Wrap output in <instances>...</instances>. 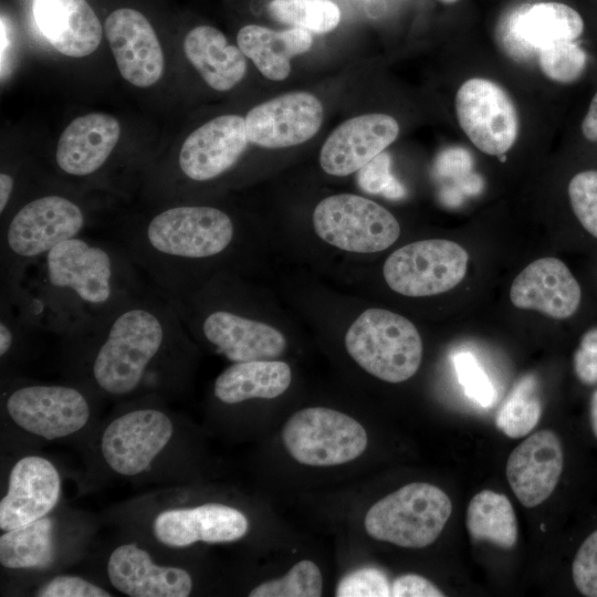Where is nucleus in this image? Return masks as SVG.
<instances>
[{
    "label": "nucleus",
    "mask_w": 597,
    "mask_h": 597,
    "mask_svg": "<svg viewBox=\"0 0 597 597\" xmlns=\"http://www.w3.org/2000/svg\"><path fill=\"white\" fill-rule=\"evenodd\" d=\"M469 255L458 243L427 239L406 244L384 263L388 286L405 296L422 297L457 286L467 273Z\"/></svg>",
    "instance_id": "obj_9"
},
{
    "label": "nucleus",
    "mask_w": 597,
    "mask_h": 597,
    "mask_svg": "<svg viewBox=\"0 0 597 597\" xmlns=\"http://www.w3.org/2000/svg\"><path fill=\"white\" fill-rule=\"evenodd\" d=\"M567 193L578 222L597 239V170L586 169L574 175Z\"/></svg>",
    "instance_id": "obj_35"
},
{
    "label": "nucleus",
    "mask_w": 597,
    "mask_h": 597,
    "mask_svg": "<svg viewBox=\"0 0 597 597\" xmlns=\"http://www.w3.org/2000/svg\"><path fill=\"white\" fill-rule=\"evenodd\" d=\"M118 121L104 113H90L73 119L63 130L56 146L59 169L73 177L97 172L119 140Z\"/></svg>",
    "instance_id": "obj_24"
},
{
    "label": "nucleus",
    "mask_w": 597,
    "mask_h": 597,
    "mask_svg": "<svg viewBox=\"0 0 597 597\" xmlns=\"http://www.w3.org/2000/svg\"><path fill=\"white\" fill-rule=\"evenodd\" d=\"M510 298L519 308L565 320L577 312L582 289L563 261L548 256L533 261L517 274Z\"/></svg>",
    "instance_id": "obj_22"
},
{
    "label": "nucleus",
    "mask_w": 597,
    "mask_h": 597,
    "mask_svg": "<svg viewBox=\"0 0 597 597\" xmlns=\"http://www.w3.org/2000/svg\"><path fill=\"white\" fill-rule=\"evenodd\" d=\"M104 31L121 75L130 84L148 87L164 73V53L146 17L134 9L113 11Z\"/></svg>",
    "instance_id": "obj_15"
},
{
    "label": "nucleus",
    "mask_w": 597,
    "mask_h": 597,
    "mask_svg": "<svg viewBox=\"0 0 597 597\" xmlns=\"http://www.w3.org/2000/svg\"><path fill=\"white\" fill-rule=\"evenodd\" d=\"M313 226L325 242L355 253L383 251L400 234V226L389 210L354 193L321 200L313 212Z\"/></svg>",
    "instance_id": "obj_8"
},
{
    "label": "nucleus",
    "mask_w": 597,
    "mask_h": 597,
    "mask_svg": "<svg viewBox=\"0 0 597 597\" xmlns=\"http://www.w3.org/2000/svg\"><path fill=\"white\" fill-rule=\"evenodd\" d=\"M345 346L364 370L387 383L411 378L422 359V341L416 326L385 308L364 311L349 326Z\"/></svg>",
    "instance_id": "obj_5"
},
{
    "label": "nucleus",
    "mask_w": 597,
    "mask_h": 597,
    "mask_svg": "<svg viewBox=\"0 0 597 597\" xmlns=\"http://www.w3.org/2000/svg\"><path fill=\"white\" fill-rule=\"evenodd\" d=\"M148 284L117 241L78 235L56 244L1 282V302L35 329L66 336Z\"/></svg>",
    "instance_id": "obj_1"
},
{
    "label": "nucleus",
    "mask_w": 597,
    "mask_h": 597,
    "mask_svg": "<svg viewBox=\"0 0 597 597\" xmlns=\"http://www.w3.org/2000/svg\"><path fill=\"white\" fill-rule=\"evenodd\" d=\"M184 52L203 81L216 91L231 90L245 75V55L213 27L191 29L185 36Z\"/></svg>",
    "instance_id": "obj_26"
},
{
    "label": "nucleus",
    "mask_w": 597,
    "mask_h": 597,
    "mask_svg": "<svg viewBox=\"0 0 597 597\" xmlns=\"http://www.w3.org/2000/svg\"><path fill=\"white\" fill-rule=\"evenodd\" d=\"M337 597H389L391 584L378 568L364 567L344 576L336 588Z\"/></svg>",
    "instance_id": "obj_37"
},
{
    "label": "nucleus",
    "mask_w": 597,
    "mask_h": 597,
    "mask_svg": "<svg viewBox=\"0 0 597 597\" xmlns=\"http://www.w3.org/2000/svg\"><path fill=\"white\" fill-rule=\"evenodd\" d=\"M282 440L294 460L312 467L353 461L368 442L366 430L358 421L325 407L295 412L283 427Z\"/></svg>",
    "instance_id": "obj_7"
},
{
    "label": "nucleus",
    "mask_w": 597,
    "mask_h": 597,
    "mask_svg": "<svg viewBox=\"0 0 597 597\" xmlns=\"http://www.w3.org/2000/svg\"><path fill=\"white\" fill-rule=\"evenodd\" d=\"M248 527L242 512L218 503L166 510L153 522L155 537L169 547H187L197 542H233L243 537Z\"/></svg>",
    "instance_id": "obj_21"
},
{
    "label": "nucleus",
    "mask_w": 597,
    "mask_h": 597,
    "mask_svg": "<svg viewBox=\"0 0 597 597\" xmlns=\"http://www.w3.org/2000/svg\"><path fill=\"white\" fill-rule=\"evenodd\" d=\"M534 376L520 379L500 408L495 425L505 436L517 439L530 433L538 423L542 406L536 395Z\"/></svg>",
    "instance_id": "obj_31"
},
{
    "label": "nucleus",
    "mask_w": 597,
    "mask_h": 597,
    "mask_svg": "<svg viewBox=\"0 0 597 597\" xmlns=\"http://www.w3.org/2000/svg\"><path fill=\"white\" fill-rule=\"evenodd\" d=\"M248 143L243 117L233 114L218 116L185 139L178 155L179 169L192 181L216 179L234 166Z\"/></svg>",
    "instance_id": "obj_17"
},
{
    "label": "nucleus",
    "mask_w": 597,
    "mask_h": 597,
    "mask_svg": "<svg viewBox=\"0 0 597 597\" xmlns=\"http://www.w3.org/2000/svg\"><path fill=\"white\" fill-rule=\"evenodd\" d=\"M60 491L59 472L49 460L21 458L10 471L0 502V528L9 531L46 516L57 504Z\"/></svg>",
    "instance_id": "obj_19"
},
{
    "label": "nucleus",
    "mask_w": 597,
    "mask_h": 597,
    "mask_svg": "<svg viewBox=\"0 0 597 597\" xmlns=\"http://www.w3.org/2000/svg\"><path fill=\"white\" fill-rule=\"evenodd\" d=\"M6 410L18 427L46 440L80 431L91 416L84 394L63 385L19 387L7 397Z\"/></svg>",
    "instance_id": "obj_11"
},
{
    "label": "nucleus",
    "mask_w": 597,
    "mask_h": 597,
    "mask_svg": "<svg viewBox=\"0 0 597 597\" xmlns=\"http://www.w3.org/2000/svg\"><path fill=\"white\" fill-rule=\"evenodd\" d=\"M184 324L172 305L150 284L114 310L64 336L87 345L94 384L111 396L136 391L150 369L174 357Z\"/></svg>",
    "instance_id": "obj_2"
},
{
    "label": "nucleus",
    "mask_w": 597,
    "mask_h": 597,
    "mask_svg": "<svg viewBox=\"0 0 597 597\" xmlns=\"http://www.w3.org/2000/svg\"><path fill=\"white\" fill-rule=\"evenodd\" d=\"M452 511L449 496L438 486L416 482L376 502L366 513L365 528L377 541L408 548L431 545Z\"/></svg>",
    "instance_id": "obj_6"
},
{
    "label": "nucleus",
    "mask_w": 597,
    "mask_h": 597,
    "mask_svg": "<svg viewBox=\"0 0 597 597\" xmlns=\"http://www.w3.org/2000/svg\"><path fill=\"white\" fill-rule=\"evenodd\" d=\"M458 123L482 153L504 155L519 135V115L509 93L498 83L472 77L465 81L455 95Z\"/></svg>",
    "instance_id": "obj_10"
},
{
    "label": "nucleus",
    "mask_w": 597,
    "mask_h": 597,
    "mask_svg": "<svg viewBox=\"0 0 597 597\" xmlns=\"http://www.w3.org/2000/svg\"><path fill=\"white\" fill-rule=\"evenodd\" d=\"M268 11L277 22L315 33H327L341 21V10L331 0H272Z\"/></svg>",
    "instance_id": "obj_32"
},
{
    "label": "nucleus",
    "mask_w": 597,
    "mask_h": 597,
    "mask_svg": "<svg viewBox=\"0 0 597 597\" xmlns=\"http://www.w3.org/2000/svg\"><path fill=\"white\" fill-rule=\"evenodd\" d=\"M392 597H442L444 594L427 578L407 574L397 577L391 584Z\"/></svg>",
    "instance_id": "obj_41"
},
{
    "label": "nucleus",
    "mask_w": 597,
    "mask_h": 597,
    "mask_svg": "<svg viewBox=\"0 0 597 597\" xmlns=\"http://www.w3.org/2000/svg\"><path fill=\"white\" fill-rule=\"evenodd\" d=\"M14 190V179L8 172L0 174V213L3 216Z\"/></svg>",
    "instance_id": "obj_44"
},
{
    "label": "nucleus",
    "mask_w": 597,
    "mask_h": 597,
    "mask_svg": "<svg viewBox=\"0 0 597 597\" xmlns=\"http://www.w3.org/2000/svg\"><path fill=\"white\" fill-rule=\"evenodd\" d=\"M537 61L547 78L561 84H572L585 73L588 55L577 41H566L541 49Z\"/></svg>",
    "instance_id": "obj_34"
},
{
    "label": "nucleus",
    "mask_w": 597,
    "mask_h": 597,
    "mask_svg": "<svg viewBox=\"0 0 597 597\" xmlns=\"http://www.w3.org/2000/svg\"><path fill=\"white\" fill-rule=\"evenodd\" d=\"M452 360L465 395L481 407H491L496 400V390L478 359L469 352H460Z\"/></svg>",
    "instance_id": "obj_36"
},
{
    "label": "nucleus",
    "mask_w": 597,
    "mask_h": 597,
    "mask_svg": "<svg viewBox=\"0 0 597 597\" xmlns=\"http://www.w3.org/2000/svg\"><path fill=\"white\" fill-rule=\"evenodd\" d=\"M563 468L564 451L559 438L551 430H541L511 452L506 479L521 504L534 507L554 492Z\"/></svg>",
    "instance_id": "obj_20"
},
{
    "label": "nucleus",
    "mask_w": 597,
    "mask_h": 597,
    "mask_svg": "<svg viewBox=\"0 0 597 597\" xmlns=\"http://www.w3.org/2000/svg\"><path fill=\"white\" fill-rule=\"evenodd\" d=\"M292 379L290 366L280 360L264 359L234 363L214 380L213 394L228 405L282 395Z\"/></svg>",
    "instance_id": "obj_28"
},
{
    "label": "nucleus",
    "mask_w": 597,
    "mask_h": 597,
    "mask_svg": "<svg viewBox=\"0 0 597 597\" xmlns=\"http://www.w3.org/2000/svg\"><path fill=\"white\" fill-rule=\"evenodd\" d=\"M465 525L475 542H489L505 549L516 544L517 520L504 494L491 490L476 493L468 505Z\"/></svg>",
    "instance_id": "obj_29"
},
{
    "label": "nucleus",
    "mask_w": 597,
    "mask_h": 597,
    "mask_svg": "<svg viewBox=\"0 0 597 597\" xmlns=\"http://www.w3.org/2000/svg\"><path fill=\"white\" fill-rule=\"evenodd\" d=\"M390 157L387 153H380L367 165H365L358 176L360 186L368 192H385L395 178L389 172Z\"/></svg>",
    "instance_id": "obj_40"
},
{
    "label": "nucleus",
    "mask_w": 597,
    "mask_h": 597,
    "mask_svg": "<svg viewBox=\"0 0 597 597\" xmlns=\"http://www.w3.org/2000/svg\"><path fill=\"white\" fill-rule=\"evenodd\" d=\"M589 419L593 433L597 439V389L593 392L590 398Z\"/></svg>",
    "instance_id": "obj_46"
},
{
    "label": "nucleus",
    "mask_w": 597,
    "mask_h": 597,
    "mask_svg": "<svg viewBox=\"0 0 597 597\" xmlns=\"http://www.w3.org/2000/svg\"><path fill=\"white\" fill-rule=\"evenodd\" d=\"M53 558V521L48 516L0 536V563L6 568H44Z\"/></svg>",
    "instance_id": "obj_30"
},
{
    "label": "nucleus",
    "mask_w": 597,
    "mask_h": 597,
    "mask_svg": "<svg viewBox=\"0 0 597 597\" xmlns=\"http://www.w3.org/2000/svg\"><path fill=\"white\" fill-rule=\"evenodd\" d=\"M323 578L317 565L304 559L296 563L282 578L261 583L250 597H320Z\"/></svg>",
    "instance_id": "obj_33"
},
{
    "label": "nucleus",
    "mask_w": 597,
    "mask_h": 597,
    "mask_svg": "<svg viewBox=\"0 0 597 597\" xmlns=\"http://www.w3.org/2000/svg\"><path fill=\"white\" fill-rule=\"evenodd\" d=\"M196 326L217 353L233 363L274 359L286 348L280 331L228 308L208 311Z\"/></svg>",
    "instance_id": "obj_18"
},
{
    "label": "nucleus",
    "mask_w": 597,
    "mask_h": 597,
    "mask_svg": "<svg viewBox=\"0 0 597 597\" xmlns=\"http://www.w3.org/2000/svg\"><path fill=\"white\" fill-rule=\"evenodd\" d=\"M237 43L264 77L283 81L291 73V59L308 51L313 38L310 31L302 28L275 31L248 24L238 32Z\"/></svg>",
    "instance_id": "obj_27"
},
{
    "label": "nucleus",
    "mask_w": 597,
    "mask_h": 597,
    "mask_svg": "<svg viewBox=\"0 0 597 597\" xmlns=\"http://www.w3.org/2000/svg\"><path fill=\"white\" fill-rule=\"evenodd\" d=\"M576 589L586 597H597V530L578 547L572 564Z\"/></svg>",
    "instance_id": "obj_38"
},
{
    "label": "nucleus",
    "mask_w": 597,
    "mask_h": 597,
    "mask_svg": "<svg viewBox=\"0 0 597 597\" xmlns=\"http://www.w3.org/2000/svg\"><path fill=\"white\" fill-rule=\"evenodd\" d=\"M324 108L308 92H290L251 108L244 117L249 142L269 149L296 146L321 128Z\"/></svg>",
    "instance_id": "obj_14"
},
{
    "label": "nucleus",
    "mask_w": 597,
    "mask_h": 597,
    "mask_svg": "<svg viewBox=\"0 0 597 597\" xmlns=\"http://www.w3.org/2000/svg\"><path fill=\"white\" fill-rule=\"evenodd\" d=\"M440 1H442L444 3H454V2H457L459 0H440Z\"/></svg>",
    "instance_id": "obj_47"
},
{
    "label": "nucleus",
    "mask_w": 597,
    "mask_h": 597,
    "mask_svg": "<svg viewBox=\"0 0 597 597\" xmlns=\"http://www.w3.org/2000/svg\"><path fill=\"white\" fill-rule=\"evenodd\" d=\"M584 30V19L573 7L545 1L511 13L499 29L498 39L512 59L526 61L552 44L577 41Z\"/></svg>",
    "instance_id": "obj_13"
},
{
    "label": "nucleus",
    "mask_w": 597,
    "mask_h": 597,
    "mask_svg": "<svg viewBox=\"0 0 597 597\" xmlns=\"http://www.w3.org/2000/svg\"><path fill=\"white\" fill-rule=\"evenodd\" d=\"M174 433L170 418L155 408L130 410L115 418L101 439L107 465L124 476L146 471Z\"/></svg>",
    "instance_id": "obj_12"
},
{
    "label": "nucleus",
    "mask_w": 597,
    "mask_h": 597,
    "mask_svg": "<svg viewBox=\"0 0 597 597\" xmlns=\"http://www.w3.org/2000/svg\"><path fill=\"white\" fill-rule=\"evenodd\" d=\"M40 597H109L106 589L78 576L60 575L36 591Z\"/></svg>",
    "instance_id": "obj_39"
},
{
    "label": "nucleus",
    "mask_w": 597,
    "mask_h": 597,
    "mask_svg": "<svg viewBox=\"0 0 597 597\" xmlns=\"http://www.w3.org/2000/svg\"><path fill=\"white\" fill-rule=\"evenodd\" d=\"M234 239L231 217L200 205L163 208L116 234L147 282L168 301L188 294L195 265L222 255Z\"/></svg>",
    "instance_id": "obj_3"
},
{
    "label": "nucleus",
    "mask_w": 597,
    "mask_h": 597,
    "mask_svg": "<svg viewBox=\"0 0 597 597\" xmlns=\"http://www.w3.org/2000/svg\"><path fill=\"white\" fill-rule=\"evenodd\" d=\"M398 134L399 124L390 115L369 113L352 117L327 137L320 153V165L328 175L348 176L383 153Z\"/></svg>",
    "instance_id": "obj_16"
},
{
    "label": "nucleus",
    "mask_w": 597,
    "mask_h": 597,
    "mask_svg": "<svg viewBox=\"0 0 597 597\" xmlns=\"http://www.w3.org/2000/svg\"><path fill=\"white\" fill-rule=\"evenodd\" d=\"M87 217L74 200L61 195L34 198L15 210L1 231V282L56 244L82 235Z\"/></svg>",
    "instance_id": "obj_4"
},
{
    "label": "nucleus",
    "mask_w": 597,
    "mask_h": 597,
    "mask_svg": "<svg viewBox=\"0 0 597 597\" xmlns=\"http://www.w3.org/2000/svg\"><path fill=\"white\" fill-rule=\"evenodd\" d=\"M574 371L585 385L597 384V353L578 347L573 358Z\"/></svg>",
    "instance_id": "obj_42"
},
{
    "label": "nucleus",
    "mask_w": 597,
    "mask_h": 597,
    "mask_svg": "<svg viewBox=\"0 0 597 597\" xmlns=\"http://www.w3.org/2000/svg\"><path fill=\"white\" fill-rule=\"evenodd\" d=\"M582 134L588 142L597 143V91L580 124Z\"/></svg>",
    "instance_id": "obj_43"
},
{
    "label": "nucleus",
    "mask_w": 597,
    "mask_h": 597,
    "mask_svg": "<svg viewBox=\"0 0 597 597\" xmlns=\"http://www.w3.org/2000/svg\"><path fill=\"white\" fill-rule=\"evenodd\" d=\"M579 347L597 353V327L587 331L582 336Z\"/></svg>",
    "instance_id": "obj_45"
},
{
    "label": "nucleus",
    "mask_w": 597,
    "mask_h": 597,
    "mask_svg": "<svg viewBox=\"0 0 597 597\" xmlns=\"http://www.w3.org/2000/svg\"><path fill=\"white\" fill-rule=\"evenodd\" d=\"M107 576L116 590L129 597H187L192 590V578L186 569L154 563L134 543L111 553Z\"/></svg>",
    "instance_id": "obj_23"
},
{
    "label": "nucleus",
    "mask_w": 597,
    "mask_h": 597,
    "mask_svg": "<svg viewBox=\"0 0 597 597\" xmlns=\"http://www.w3.org/2000/svg\"><path fill=\"white\" fill-rule=\"evenodd\" d=\"M33 15L51 45L60 53L83 57L102 40V25L86 0H33Z\"/></svg>",
    "instance_id": "obj_25"
}]
</instances>
